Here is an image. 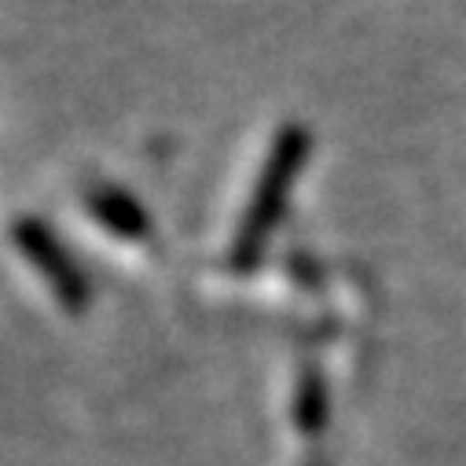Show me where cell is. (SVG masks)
I'll return each instance as SVG.
<instances>
[{
	"label": "cell",
	"instance_id": "obj_1",
	"mask_svg": "<svg viewBox=\"0 0 466 466\" xmlns=\"http://www.w3.org/2000/svg\"><path fill=\"white\" fill-rule=\"evenodd\" d=\"M309 155H312L309 129L301 122H287L276 133V144H272V151L261 166V177L254 184V195L247 202V217L236 231V243H231V268L236 272H250L261 261L265 243L272 239V231L279 228V220L287 213L294 180L301 177Z\"/></svg>",
	"mask_w": 466,
	"mask_h": 466
},
{
	"label": "cell",
	"instance_id": "obj_2",
	"mask_svg": "<svg viewBox=\"0 0 466 466\" xmlns=\"http://www.w3.org/2000/svg\"><path fill=\"white\" fill-rule=\"evenodd\" d=\"M15 247L19 254L41 272V279L48 283V290L56 294V301L66 309V312H85L88 309V279L81 276L77 261L66 254V247L56 239V231L34 217H23L15 220Z\"/></svg>",
	"mask_w": 466,
	"mask_h": 466
},
{
	"label": "cell",
	"instance_id": "obj_3",
	"mask_svg": "<svg viewBox=\"0 0 466 466\" xmlns=\"http://www.w3.org/2000/svg\"><path fill=\"white\" fill-rule=\"evenodd\" d=\"M85 206L106 231H114V236L133 239V243L151 236V220H147L144 206L122 187H96V191H88Z\"/></svg>",
	"mask_w": 466,
	"mask_h": 466
},
{
	"label": "cell",
	"instance_id": "obj_4",
	"mask_svg": "<svg viewBox=\"0 0 466 466\" xmlns=\"http://www.w3.org/2000/svg\"><path fill=\"white\" fill-rule=\"evenodd\" d=\"M327 415H330V393H327V382L316 368H305L301 382H298V393H294V426L309 437L323 433L327 426Z\"/></svg>",
	"mask_w": 466,
	"mask_h": 466
}]
</instances>
